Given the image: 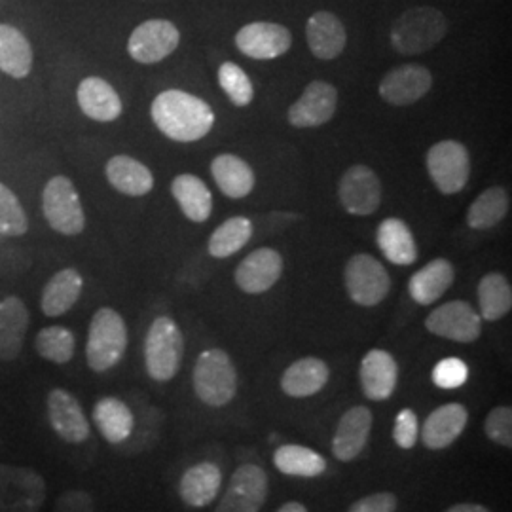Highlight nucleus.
<instances>
[{"mask_svg": "<svg viewBox=\"0 0 512 512\" xmlns=\"http://www.w3.org/2000/svg\"><path fill=\"white\" fill-rule=\"evenodd\" d=\"M156 128L177 143H194L203 139L215 126L213 109L192 93L165 90L150 107Z\"/></svg>", "mask_w": 512, "mask_h": 512, "instance_id": "obj_1", "label": "nucleus"}, {"mask_svg": "<svg viewBox=\"0 0 512 512\" xmlns=\"http://www.w3.org/2000/svg\"><path fill=\"white\" fill-rule=\"evenodd\" d=\"M448 33V21L433 6H414L403 12L391 27V46L403 55L433 50Z\"/></svg>", "mask_w": 512, "mask_h": 512, "instance_id": "obj_2", "label": "nucleus"}, {"mask_svg": "<svg viewBox=\"0 0 512 512\" xmlns=\"http://www.w3.org/2000/svg\"><path fill=\"white\" fill-rule=\"evenodd\" d=\"M196 397L207 406H226L238 393V372L224 349H205L198 357L194 374Z\"/></svg>", "mask_w": 512, "mask_h": 512, "instance_id": "obj_3", "label": "nucleus"}, {"mask_svg": "<svg viewBox=\"0 0 512 512\" xmlns=\"http://www.w3.org/2000/svg\"><path fill=\"white\" fill-rule=\"evenodd\" d=\"M128 348L124 317L112 308L95 311L88 330L86 361L93 372H107L118 365Z\"/></svg>", "mask_w": 512, "mask_h": 512, "instance_id": "obj_4", "label": "nucleus"}, {"mask_svg": "<svg viewBox=\"0 0 512 512\" xmlns=\"http://www.w3.org/2000/svg\"><path fill=\"white\" fill-rule=\"evenodd\" d=\"M184 336L179 325L160 315L152 321L145 338V365L148 376L156 382H169L183 365Z\"/></svg>", "mask_w": 512, "mask_h": 512, "instance_id": "obj_5", "label": "nucleus"}, {"mask_svg": "<svg viewBox=\"0 0 512 512\" xmlns=\"http://www.w3.org/2000/svg\"><path fill=\"white\" fill-rule=\"evenodd\" d=\"M42 211L48 224L63 236H78L86 228V215L73 181L55 175L42 192Z\"/></svg>", "mask_w": 512, "mask_h": 512, "instance_id": "obj_6", "label": "nucleus"}, {"mask_svg": "<svg viewBox=\"0 0 512 512\" xmlns=\"http://www.w3.org/2000/svg\"><path fill=\"white\" fill-rule=\"evenodd\" d=\"M46 501V482L29 467L0 463V512H38Z\"/></svg>", "mask_w": 512, "mask_h": 512, "instance_id": "obj_7", "label": "nucleus"}, {"mask_svg": "<svg viewBox=\"0 0 512 512\" xmlns=\"http://www.w3.org/2000/svg\"><path fill=\"white\" fill-rule=\"evenodd\" d=\"M427 171L442 194H458L471 177V156L459 141H440L427 152Z\"/></svg>", "mask_w": 512, "mask_h": 512, "instance_id": "obj_8", "label": "nucleus"}, {"mask_svg": "<svg viewBox=\"0 0 512 512\" xmlns=\"http://www.w3.org/2000/svg\"><path fill=\"white\" fill-rule=\"evenodd\" d=\"M344 279L349 298L365 308L378 306L391 291V277L384 264L374 256L363 253L349 258Z\"/></svg>", "mask_w": 512, "mask_h": 512, "instance_id": "obj_9", "label": "nucleus"}, {"mask_svg": "<svg viewBox=\"0 0 512 512\" xmlns=\"http://www.w3.org/2000/svg\"><path fill=\"white\" fill-rule=\"evenodd\" d=\"M425 329L452 342L471 344L480 338L482 317L469 302L452 300L429 313L425 319Z\"/></svg>", "mask_w": 512, "mask_h": 512, "instance_id": "obj_10", "label": "nucleus"}, {"mask_svg": "<svg viewBox=\"0 0 512 512\" xmlns=\"http://www.w3.org/2000/svg\"><path fill=\"white\" fill-rule=\"evenodd\" d=\"M181 33L167 19H148L135 27L128 40L131 59L143 65H154L164 61L179 48Z\"/></svg>", "mask_w": 512, "mask_h": 512, "instance_id": "obj_11", "label": "nucleus"}, {"mask_svg": "<svg viewBox=\"0 0 512 512\" xmlns=\"http://www.w3.org/2000/svg\"><path fill=\"white\" fill-rule=\"evenodd\" d=\"M268 495V476L262 467L245 463L236 469L215 512H260Z\"/></svg>", "mask_w": 512, "mask_h": 512, "instance_id": "obj_12", "label": "nucleus"}, {"mask_svg": "<svg viewBox=\"0 0 512 512\" xmlns=\"http://www.w3.org/2000/svg\"><path fill=\"white\" fill-rule=\"evenodd\" d=\"M338 196L349 215L368 217L376 213L382 203L380 177L366 165H351L342 175Z\"/></svg>", "mask_w": 512, "mask_h": 512, "instance_id": "obj_13", "label": "nucleus"}, {"mask_svg": "<svg viewBox=\"0 0 512 512\" xmlns=\"http://www.w3.org/2000/svg\"><path fill=\"white\" fill-rule=\"evenodd\" d=\"M239 52L251 59L268 61L287 54L293 46L291 31L272 21H253L241 27L236 35Z\"/></svg>", "mask_w": 512, "mask_h": 512, "instance_id": "obj_14", "label": "nucleus"}, {"mask_svg": "<svg viewBox=\"0 0 512 512\" xmlns=\"http://www.w3.org/2000/svg\"><path fill=\"white\" fill-rule=\"evenodd\" d=\"M46 414L55 435L69 444H82L90 439L92 427L82 404L73 393L57 387L46 397Z\"/></svg>", "mask_w": 512, "mask_h": 512, "instance_id": "obj_15", "label": "nucleus"}, {"mask_svg": "<svg viewBox=\"0 0 512 512\" xmlns=\"http://www.w3.org/2000/svg\"><path fill=\"white\" fill-rule=\"evenodd\" d=\"M433 86V74L418 63H408L391 69L380 82V95L385 103L408 107L418 103Z\"/></svg>", "mask_w": 512, "mask_h": 512, "instance_id": "obj_16", "label": "nucleus"}, {"mask_svg": "<svg viewBox=\"0 0 512 512\" xmlns=\"http://www.w3.org/2000/svg\"><path fill=\"white\" fill-rule=\"evenodd\" d=\"M338 107V92L325 80H313L289 109L294 128H319L327 124Z\"/></svg>", "mask_w": 512, "mask_h": 512, "instance_id": "obj_17", "label": "nucleus"}, {"mask_svg": "<svg viewBox=\"0 0 512 512\" xmlns=\"http://www.w3.org/2000/svg\"><path fill=\"white\" fill-rule=\"evenodd\" d=\"M283 274V258L270 247L256 249L241 260L236 270V283L243 293L262 294L270 291Z\"/></svg>", "mask_w": 512, "mask_h": 512, "instance_id": "obj_18", "label": "nucleus"}, {"mask_svg": "<svg viewBox=\"0 0 512 512\" xmlns=\"http://www.w3.org/2000/svg\"><path fill=\"white\" fill-rule=\"evenodd\" d=\"M469 421V410L459 403L442 404L421 427V442L429 450H444L461 437Z\"/></svg>", "mask_w": 512, "mask_h": 512, "instance_id": "obj_19", "label": "nucleus"}, {"mask_svg": "<svg viewBox=\"0 0 512 512\" xmlns=\"http://www.w3.org/2000/svg\"><path fill=\"white\" fill-rule=\"evenodd\" d=\"M359 378L363 393L370 401H387L395 393L399 366L389 351L370 349L363 357Z\"/></svg>", "mask_w": 512, "mask_h": 512, "instance_id": "obj_20", "label": "nucleus"}, {"mask_svg": "<svg viewBox=\"0 0 512 512\" xmlns=\"http://www.w3.org/2000/svg\"><path fill=\"white\" fill-rule=\"evenodd\" d=\"M372 429V412L366 406H353L338 421L334 439H332V454L334 458L348 463L357 458L365 450L368 435Z\"/></svg>", "mask_w": 512, "mask_h": 512, "instance_id": "obj_21", "label": "nucleus"}, {"mask_svg": "<svg viewBox=\"0 0 512 512\" xmlns=\"http://www.w3.org/2000/svg\"><path fill=\"white\" fill-rule=\"evenodd\" d=\"M306 38L311 54L323 61L340 57L348 44V33L340 19L332 12H315L306 23Z\"/></svg>", "mask_w": 512, "mask_h": 512, "instance_id": "obj_22", "label": "nucleus"}, {"mask_svg": "<svg viewBox=\"0 0 512 512\" xmlns=\"http://www.w3.org/2000/svg\"><path fill=\"white\" fill-rule=\"evenodd\" d=\"M76 99L82 112L95 122H114L120 118L124 105L118 92L107 80L88 76L78 84Z\"/></svg>", "mask_w": 512, "mask_h": 512, "instance_id": "obj_23", "label": "nucleus"}, {"mask_svg": "<svg viewBox=\"0 0 512 512\" xmlns=\"http://www.w3.org/2000/svg\"><path fill=\"white\" fill-rule=\"evenodd\" d=\"M31 315L19 296L0 300V361H16L23 349Z\"/></svg>", "mask_w": 512, "mask_h": 512, "instance_id": "obj_24", "label": "nucleus"}, {"mask_svg": "<svg viewBox=\"0 0 512 512\" xmlns=\"http://www.w3.org/2000/svg\"><path fill=\"white\" fill-rule=\"evenodd\" d=\"M454 279V264L446 258H435L410 277L408 293L420 306H431L452 287Z\"/></svg>", "mask_w": 512, "mask_h": 512, "instance_id": "obj_25", "label": "nucleus"}, {"mask_svg": "<svg viewBox=\"0 0 512 512\" xmlns=\"http://www.w3.org/2000/svg\"><path fill=\"white\" fill-rule=\"evenodd\" d=\"M222 484V473L211 461H202L184 471L179 482V494L188 507L203 509L215 501Z\"/></svg>", "mask_w": 512, "mask_h": 512, "instance_id": "obj_26", "label": "nucleus"}, {"mask_svg": "<svg viewBox=\"0 0 512 512\" xmlns=\"http://www.w3.org/2000/svg\"><path fill=\"white\" fill-rule=\"evenodd\" d=\"M329 366L317 357H304L294 361L283 376H281V389L285 395L294 399H306L319 393L329 382Z\"/></svg>", "mask_w": 512, "mask_h": 512, "instance_id": "obj_27", "label": "nucleus"}, {"mask_svg": "<svg viewBox=\"0 0 512 512\" xmlns=\"http://www.w3.org/2000/svg\"><path fill=\"white\" fill-rule=\"evenodd\" d=\"M84 279L78 270L65 268L50 277L40 296V310L46 317H61L78 302Z\"/></svg>", "mask_w": 512, "mask_h": 512, "instance_id": "obj_28", "label": "nucleus"}, {"mask_svg": "<svg viewBox=\"0 0 512 512\" xmlns=\"http://www.w3.org/2000/svg\"><path fill=\"white\" fill-rule=\"evenodd\" d=\"M105 175L120 194L126 196H147L148 192L154 188V175L148 169L147 165L141 164L139 160L120 154L114 156L107 162Z\"/></svg>", "mask_w": 512, "mask_h": 512, "instance_id": "obj_29", "label": "nucleus"}, {"mask_svg": "<svg viewBox=\"0 0 512 512\" xmlns=\"http://www.w3.org/2000/svg\"><path fill=\"white\" fill-rule=\"evenodd\" d=\"M211 175L220 192L232 200L249 196L255 188V173L251 165L234 154H220L211 162Z\"/></svg>", "mask_w": 512, "mask_h": 512, "instance_id": "obj_30", "label": "nucleus"}, {"mask_svg": "<svg viewBox=\"0 0 512 512\" xmlns=\"http://www.w3.org/2000/svg\"><path fill=\"white\" fill-rule=\"evenodd\" d=\"M376 243L395 266H410L418 260V247L410 226L401 219H385L376 232Z\"/></svg>", "mask_w": 512, "mask_h": 512, "instance_id": "obj_31", "label": "nucleus"}, {"mask_svg": "<svg viewBox=\"0 0 512 512\" xmlns=\"http://www.w3.org/2000/svg\"><path fill=\"white\" fill-rule=\"evenodd\" d=\"M93 423L110 444L128 440L135 427V416L128 404L116 397H103L93 406Z\"/></svg>", "mask_w": 512, "mask_h": 512, "instance_id": "obj_32", "label": "nucleus"}, {"mask_svg": "<svg viewBox=\"0 0 512 512\" xmlns=\"http://www.w3.org/2000/svg\"><path fill=\"white\" fill-rule=\"evenodd\" d=\"M171 194L179 203L184 217L192 222H205L213 213V196L200 177L183 173L171 183Z\"/></svg>", "mask_w": 512, "mask_h": 512, "instance_id": "obj_33", "label": "nucleus"}, {"mask_svg": "<svg viewBox=\"0 0 512 512\" xmlns=\"http://www.w3.org/2000/svg\"><path fill=\"white\" fill-rule=\"evenodd\" d=\"M33 69V48L25 35L12 27L0 25V71L12 78H25Z\"/></svg>", "mask_w": 512, "mask_h": 512, "instance_id": "obj_34", "label": "nucleus"}, {"mask_svg": "<svg viewBox=\"0 0 512 512\" xmlns=\"http://www.w3.org/2000/svg\"><path fill=\"white\" fill-rule=\"evenodd\" d=\"M274 465L283 475L315 478L325 473L327 459L308 446L285 444L275 450Z\"/></svg>", "mask_w": 512, "mask_h": 512, "instance_id": "obj_35", "label": "nucleus"}, {"mask_svg": "<svg viewBox=\"0 0 512 512\" xmlns=\"http://www.w3.org/2000/svg\"><path fill=\"white\" fill-rule=\"evenodd\" d=\"M480 317L486 321H499L512 310V289L503 274H486L478 283Z\"/></svg>", "mask_w": 512, "mask_h": 512, "instance_id": "obj_36", "label": "nucleus"}, {"mask_svg": "<svg viewBox=\"0 0 512 512\" xmlns=\"http://www.w3.org/2000/svg\"><path fill=\"white\" fill-rule=\"evenodd\" d=\"M511 198L503 186L484 190L467 211V224L473 230H490L509 213Z\"/></svg>", "mask_w": 512, "mask_h": 512, "instance_id": "obj_37", "label": "nucleus"}, {"mask_svg": "<svg viewBox=\"0 0 512 512\" xmlns=\"http://www.w3.org/2000/svg\"><path fill=\"white\" fill-rule=\"evenodd\" d=\"M253 236V224L247 217L224 220L209 239V255L228 258L241 251Z\"/></svg>", "mask_w": 512, "mask_h": 512, "instance_id": "obj_38", "label": "nucleus"}, {"mask_svg": "<svg viewBox=\"0 0 512 512\" xmlns=\"http://www.w3.org/2000/svg\"><path fill=\"white\" fill-rule=\"evenodd\" d=\"M35 349L44 361L55 365H67L76 351V338L73 330L67 327H46L40 330L35 338Z\"/></svg>", "mask_w": 512, "mask_h": 512, "instance_id": "obj_39", "label": "nucleus"}, {"mask_svg": "<svg viewBox=\"0 0 512 512\" xmlns=\"http://www.w3.org/2000/svg\"><path fill=\"white\" fill-rule=\"evenodd\" d=\"M27 230L29 219L18 196L6 184L0 183V236L18 238L27 234Z\"/></svg>", "mask_w": 512, "mask_h": 512, "instance_id": "obj_40", "label": "nucleus"}, {"mask_svg": "<svg viewBox=\"0 0 512 512\" xmlns=\"http://www.w3.org/2000/svg\"><path fill=\"white\" fill-rule=\"evenodd\" d=\"M219 84L224 93L228 95V99L236 105V107H247L251 105L255 90L251 84V78L247 73L232 61L222 63L219 69Z\"/></svg>", "mask_w": 512, "mask_h": 512, "instance_id": "obj_41", "label": "nucleus"}, {"mask_svg": "<svg viewBox=\"0 0 512 512\" xmlns=\"http://www.w3.org/2000/svg\"><path fill=\"white\" fill-rule=\"evenodd\" d=\"M486 437L503 448H512V410L509 406H497L484 421Z\"/></svg>", "mask_w": 512, "mask_h": 512, "instance_id": "obj_42", "label": "nucleus"}, {"mask_svg": "<svg viewBox=\"0 0 512 512\" xmlns=\"http://www.w3.org/2000/svg\"><path fill=\"white\" fill-rule=\"evenodd\" d=\"M467 378H469V366L456 357L442 359L433 368V382L440 389H458L467 382Z\"/></svg>", "mask_w": 512, "mask_h": 512, "instance_id": "obj_43", "label": "nucleus"}, {"mask_svg": "<svg viewBox=\"0 0 512 512\" xmlns=\"http://www.w3.org/2000/svg\"><path fill=\"white\" fill-rule=\"evenodd\" d=\"M420 439V421L412 408H403L393 425V440L399 448L412 450Z\"/></svg>", "mask_w": 512, "mask_h": 512, "instance_id": "obj_44", "label": "nucleus"}, {"mask_svg": "<svg viewBox=\"0 0 512 512\" xmlns=\"http://www.w3.org/2000/svg\"><path fill=\"white\" fill-rule=\"evenodd\" d=\"M397 495L391 492H378L366 495L355 501L348 512H395L397 511Z\"/></svg>", "mask_w": 512, "mask_h": 512, "instance_id": "obj_45", "label": "nucleus"}, {"mask_svg": "<svg viewBox=\"0 0 512 512\" xmlns=\"http://www.w3.org/2000/svg\"><path fill=\"white\" fill-rule=\"evenodd\" d=\"M54 512H95L93 497L84 490H67L57 497Z\"/></svg>", "mask_w": 512, "mask_h": 512, "instance_id": "obj_46", "label": "nucleus"}, {"mask_svg": "<svg viewBox=\"0 0 512 512\" xmlns=\"http://www.w3.org/2000/svg\"><path fill=\"white\" fill-rule=\"evenodd\" d=\"M444 512H490L484 505H478V503H458L454 507H450L448 511Z\"/></svg>", "mask_w": 512, "mask_h": 512, "instance_id": "obj_47", "label": "nucleus"}, {"mask_svg": "<svg viewBox=\"0 0 512 512\" xmlns=\"http://www.w3.org/2000/svg\"><path fill=\"white\" fill-rule=\"evenodd\" d=\"M277 512H308V509L302 503H298V501H289Z\"/></svg>", "mask_w": 512, "mask_h": 512, "instance_id": "obj_48", "label": "nucleus"}]
</instances>
